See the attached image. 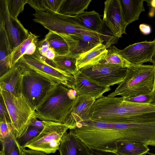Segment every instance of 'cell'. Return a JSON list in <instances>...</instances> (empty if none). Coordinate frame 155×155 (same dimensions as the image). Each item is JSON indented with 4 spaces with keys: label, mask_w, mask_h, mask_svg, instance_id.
<instances>
[{
    "label": "cell",
    "mask_w": 155,
    "mask_h": 155,
    "mask_svg": "<svg viewBox=\"0 0 155 155\" xmlns=\"http://www.w3.org/2000/svg\"><path fill=\"white\" fill-rule=\"evenodd\" d=\"M78 96L75 90L58 84L36 110V117L41 120L62 123Z\"/></svg>",
    "instance_id": "cell-1"
},
{
    "label": "cell",
    "mask_w": 155,
    "mask_h": 155,
    "mask_svg": "<svg viewBox=\"0 0 155 155\" xmlns=\"http://www.w3.org/2000/svg\"><path fill=\"white\" fill-rule=\"evenodd\" d=\"M155 68L153 64L134 65L127 68L123 80L108 97L120 95L125 98L133 97L153 91Z\"/></svg>",
    "instance_id": "cell-2"
},
{
    "label": "cell",
    "mask_w": 155,
    "mask_h": 155,
    "mask_svg": "<svg viewBox=\"0 0 155 155\" xmlns=\"http://www.w3.org/2000/svg\"><path fill=\"white\" fill-rule=\"evenodd\" d=\"M17 66L23 74L22 95L35 111L49 92L59 84L35 72Z\"/></svg>",
    "instance_id": "cell-3"
},
{
    "label": "cell",
    "mask_w": 155,
    "mask_h": 155,
    "mask_svg": "<svg viewBox=\"0 0 155 155\" xmlns=\"http://www.w3.org/2000/svg\"><path fill=\"white\" fill-rule=\"evenodd\" d=\"M0 96L9 113L16 139L23 133L32 118L36 117L35 111L22 95L16 97L9 92L0 90Z\"/></svg>",
    "instance_id": "cell-4"
},
{
    "label": "cell",
    "mask_w": 155,
    "mask_h": 155,
    "mask_svg": "<svg viewBox=\"0 0 155 155\" xmlns=\"http://www.w3.org/2000/svg\"><path fill=\"white\" fill-rule=\"evenodd\" d=\"M15 65L35 72L53 82L75 90L74 76L48 64L41 58L37 48L32 54L24 55Z\"/></svg>",
    "instance_id": "cell-5"
},
{
    "label": "cell",
    "mask_w": 155,
    "mask_h": 155,
    "mask_svg": "<svg viewBox=\"0 0 155 155\" xmlns=\"http://www.w3.org/2000/svg\"><path fill=\"white\" fill-rule=\"evenodd\" d=\"M44 127L40 133L25 146L30 149L46 154L55 153L58 150L62 139L69 129L61 123L42 120Z\"/></svg>",
    "instance_id": "cell-6"
},
{
    "label": "cell",
    "mask_w": 155,
    "mask_h": 155,
    "mask_svg": "<svg viewBox=\"0 0 155 155\" xmlns=\"http://www.w3.org/2000/svg\"><path fill=\"white\" fill-rule=\"evenodd\" d=\"M127 68L99 63L85 67L79 71L90 81L101 86L110 87L119 84L124 80Z\"/></svg>",
    "instance_id": "cell-7"
},
{
    "label": "cell",
    "mask_w": 155,
    "mask_h": 155,
    "mask_svg": "<svg viewBox=\"0 0 155 155\" xmlns=\"http://www.w3.org/2000/svg\"><path fill=\"white\" fill-rule=\"evenodd\" d=\"M0 19L4 24L12 53L28 37L29 33L18 18L9 13L6 0H0Z\"/></svg>",
    "instance_id": "cell-8"
},
{
    "label": "cell",
    "mask_w": 155,
    "mask_h": 155,
    "mask_svg": "<svg viewBox=\"0 0 155 155\" xmlns=\"http://www.w3.org/2000/svg\"><path fill=\"white\" fill-rule=\"evenodd\" d=\"M103 20L112 33L119 38L126 34L129 25L126 21L120 0H107L104 2Z\"/></svg>",
    "instance_id": "cell-9"
},
{
    "label": "cell",
    "mask_w": 155,
    "mask_h": 155,
    "mask_svg": "<svg viewBox=\"0 0 155 155\" xmlns=\"http://www.w3.org/2000/svg\"><path fill=\"white\" fill-rule=\"evenodd\" d=\"M95 99L85 96H78L62 123L70 130H73L79 123L91 120L92 106Z\"/></svg>",
    "instance_id": "cell-10"
},
{
    "label": "cell",
    "mask_w": 155,
    "mask_h": 155,
    "mask_svg": "<svg viewBox=\"0 0 155 155\" xmlns=\"http://www.w3.org/2000/svg\"><path fill=\"white\" fill-rule=\"evenodd\" d=\"M155 49V41H145L130 45L124 49H119L122 57L132 65H141L152 62Z\"/></svg>",
    "instance_id": "cell-11"
},
{
    "label": "cell",
    "mask_w": 155,
    "mask_h": 155,
    "mask_svg": "<svg viewBox=\"0 0 155 155\" xmlns=\"http://www.w3.org/2000/svg\"><path fill=\"white\" fill-rule=\"evenodd\" d=\"M57 34L64 39L68 45L69 53L68 55L77 58L104 42L100 38L83 34Z\"/></svg>",
    "instance_id": "cell-12"
},
{
    "label": "cell",
    "mask_w": 155,
    "mask_h": 155,
    "mask_svg": "<svg viewBox=\"0 0 155 155\" xmlns=\"http://www.w3.org/2000/svg\"><path fill=\"white\" fill-rule=\"evenodd\" d=\"M58 150L60 155H91L88 147L78 137L73 130L65 134Z\"/></svg>",
    "instance_id": "cell-13"
},
{
    "label": "cell",
    "mask_w": 155,
    "mask_h": 155,
    "mask_svg": "<svg viewBox=\"0 0 155 155\" xmlns=\"http://www.w3.org/2000/svg\"><path fill=\"white\" fill-rule=\"evenodd\" d=\"M75 90L78 96H85L95 100L102 97L103 94L111 90L110 87L99 86L89 81L79 71L74 75Z\"/></svg>",
    "instance_id": "cell-14"
},
{
    "label": "cell",
    "mask_w": 155,
    "mask_h": 155,
    "mask_svg": "<svg viewBox=\"0 0 155 155\" xmlns=\"http://www.w3.org/2000/svg\"><path fill=\"white\" fill-rule=\"evenodd\" d=\"M23 74L16 66L0 78V90L9 92L14 96L22 95Z\"/></svg>",
    "instance_id": "cell-15"
},
{
    "label": "cell",
    "mask_w": 155,
    "mask_h": 155,
    "mask_svg": "<svg viewBox=\"0 0 155 155\" xmlns=\"http://www.w3.org/2000/svg\"><path fill=\"white\" fill-rule=\"evenodd\" d=\"M12 54L9 40L5 29L3 23L0 19V76L12 68L11 55Z\"/></svg>",
    "instance_id": "cell-16"
},
{
    "label": "cell",
    "mask_w": 155,
    "mask_h": 155,
    "mask_svg": "<svg viewBox=\"0 0 155 155\" xmlns=\"http://www.w3.org/2000/svg\"><path fill=\"white\" fill-rule=\"evenodd\" d=\"M107 50L106 46L100 44L89 51L81 54L77 58L78 70L88 65L99 63L106 56Z\"/></svg>",
    "instance_id": "cell-17"
},
{
    "label": "cell",
    "mask_w": 155,
    "mask_h": 155,
    "mask_svg": "<svg viewBox=\"0 0 155 155\" xmlns=\"http://www.w3.org/2000/svg\"><path fill=\"white\" fill-rule=\"evenodd\" d=\"M74 16L76 21L84 28L102 34L105 23L98 13L94 11H84Z\"/></svg>",
    "instance_id": "cell-18"
},
{
    "label": "cell",
    "mask_w": 155,
    "mask_h": 155,
    "mask_svg": "<svg viewBox=\"0 0 155 155\" xmlns=\"http://www.w3.org/2000/svg\"><path fill=\"white\" fill-rule=\"evenodd\" d=\"M122 11L126 22L130 24L139 19L140 13L145 11L144 0H120Z\"/></svg>",
    "instance_id": "cell-19"
},
{
    "label": "cell",
    "mask_w": 155,
    "mask_h": 155,
    "mask_svg": "<svg viewBox=\"0 0 155 155\" xmlns=\"http://www.w3.org/2000/svg\"><path fill=\"white\" fill-rule=\"evenodd\" d=\"M148 146L139 143L120 141L117 143L116 153L119 155H146L150 150Z\"/></svg>",
    "instance_id": "cell-20"
},
{
    "label": "cell",
    "mask_w": 155,
    "mask_h": 155,
    "mask_svg": "<svg viewBox=\"0 0 155 155\" xmlns=\"http://www.w3.org/2000/svg\"><path fill=\"white\" fill-rule=\"evenodd\" d=\"M91 0H63L57 12L68 16H75L86 9Z\"/></svg>",
    "instance_id": "cell-21"
},
{
    "label": "cell",
    "mask_w": 155,
    "mask_h": 155,
    "mask_svg": "<svg viewBox=\"0 0 155 155\" xmlns=\"http://www.w3.org/2000/svg\"><path fill=\"white\" fill-rule=\"evenodd\" d=\"M53 61L58 70L74 76L79 71L77 65V58L68 55H56Z\"/></svg>",
    "instance_id": "cell-22"
},
{
    "label": "cell",
    "mask_w": 155,
    "mask_h": 155,
    "mask_svg": "<svg viewBox=\"0 0 155 155\" xmlns=\"http://www.w3.org/2000/svg\"><path fill=\"white\" fill-rule=\"evenodd\" d=\"M45 38L48 42L50 47L54 50L56 55H63L68 54L69 48L67 43L57 33L49 31Z\"/></svg>",
    "instance_id": "cell-23"
},
{
    "label": "cell",
    "mask_w": 155,
    "mask_h": 155,
    "mask_svg": "<svg viewBox=\"0 0 155 155\" xmlns=\"http://www.w3.org/2000/svg\"><path fill=\"white\" fill-rule=\"evenodd\" d=\"M108 48L106 56L99 63L112 64L127 68L133 65L122 57L119 52V49L116 47L113 46Z\"/></svg>",
    "instance_id": "cell-24"
},
{
    "label": "cell",
    "mask_w": 155,
    "mask_h": 155,
    "mask_svg": "<svg viewBox=\"0 0 155 155\" xmlns=\"http://www.w3.org/2000/svg\"><path fill=\"white\" fill-rule=\"evenodd\" d=\"M29 34L28 37L20 45L12 52L11 55V64L12 68L15 66L18 61L24 55L28 46L34 41L38 39L39 36L33 34L31 32H29Z\"/></svg>",
    "instance_id": "cell-25"
},
{
    "label": "cell",
    "mask_w": 155,
    "mask_h": 155,
    "mask_svg": "<svg viewBox=\"0 0 155 155\" xmlns=\"http://www.w3.org/2000/svg\"><path fill=\"white\" fill-rule=\"evenodd\" d=\"M42 130L29 125L21 135L16 139L18 143L21 147L24 148L25 145L37 136Z\"/></svg>",
    "instance_id": "cell-26"
},
{
    "label": "cell",
    "mask_w": 155,
    "mask_h": 155,
    "mask_svg": "<svg viewBox=\"0 0 155 155\" xmlns=\"http://www.w3.org/2000/svg\"><path fill=\"white\" fill-rule=\"evenodd\" d=\"M2 155H22V148L18 144L15 138L8 142L1 143Z\"/></svg>",
    "instance_id": "cell-27"
},
{
    "label": "cell",
    "mask_w": 155,
    "mask_h": 155,
    "mask_svg": "<svg viewBox=\"0 0 155 155\" xmlns=\"http://www.w3.org/2000/svg\"><path fill=\"white\" fill-rule=\"evenodd\" d=\"M0 124L1 143L8 142L15 138L14 129L11 123L5 121L0 120Z\"/></svg>",
    "instance_id": "cell-28"
},
{
    "label": "cell",
    "mask_w": 155,
    "mask_h": 155,
    "mask_svg": "<svg viewBox=\"0 0 155 155\" xmlns=\"http://www.w3.org/2000/svg\"><path fill=\"white\" fill-rule=\"evenodd\" d=\"M6 1L9 13L14 18H17L20 13L24 10L28 0H6Z\"/></svg>",
    "instance_id": "cell-29"
},
{
    "label": "cell",
    "mask_w": 155,
    "mask_h": 155,
    "mask_svg": "<svg viewBox=\"0 0 155 155\" xmlns=\"http://www.w3.org/2000/svg\"><path fill=\"white\" fill-rule=\"evenodd\" d=\"M27 3L35 11L47 12L53 8L52 0H28Z\"/></svg>",
    "instance_id": "cell-30"
},
{
    "label": "cell",
    "mask_w": 155,
    "mask_h": 155,
    "mask_svg": "<svg viewBox=\"0 0 155 155\" xmlns=\"http://www.w3.org/2000/svg\"><path fill=\"white\" fill-rule=\"evenodd\" d=\"M125 101L137 103L150 104L153 103L154 100L153 92L148 94L128 98L124 97Z\"/></svg>",
    "instance_id": "cell-31"
},
{
    "label": "cell",
    "mask_w": 155,
    "mask_h": 155,
    "mask_svg": "<svg viewBox=\"0 0 155 155\" xmlns=\"http://www.w3.org/2000/svg\"><path fill=\"white\" fill-rule=\"evenodd\" d=\"M0 120H4L11 124L10 115L2 97L0 96Z\"/></svg>",
    "instance_id": "cell-32"
},
{
    "label": "cell",
    "mask_w": 155,
    "mask_h": 155,
    "mask_svg": "<svg viewBox=\"0 0 155 155\" xmlns=\"http://www.w3.org/2000/svg\"><path fill=\"white\" fill-rule=\"evenodd\" d=\"M50 47L49 43L45 38L38 41L37 50L39 54L41 57L44 56L45 53Z\"/></svg>",
    "instance_id": "cell-33"
},
{
    "label": "cell",
    "mask_w": 155,
    "mask_h": 155,
    "mask_svg": "<svg viewBox=\"0 0 155 155\" xmlns=\"http://www.w3.org/2000/svg\"><path fill=\"white\" fill-rule=\"evenodd\" d=\"M91 155H119L116 152L89 148Z\"/></svg>",
    "instance_id": "cell-34"
},
{
    "label": "cell",
    "mask_w": 155,
    "mask_h": 155,
    "mask_svg": "<svg viewBox=\"0 0 155 155\" xmlns=\"http://www.w3.org/2000/svg\"><path fill=\"white\" fill-rule=\"evenodd\" d=\"M38 42V39H37L31 43L28 48L25 54L31 55L33 54L37 49Z\"/></svg>",
    "instance_id": "cell-35"
},
{
    "label": "cell",
    "mask_w": 155,
    "mask_h": 155,
    "mask_svg": "<svg viewBox=\"0 0 155 155\" xmlns=\"http://www.w3.org/2000/svg\"><path fill=\"white\" fill-rule=\"evenodd\" d=\"M22 155H47L42 152L31 149H26L22 148Z\"/></svg>",
    "instance_id": "cell-36"
},
{
    "label": "cell",
    "mask_w": 155,
    "mask_h": 155,
    "mask_svg": "<svg viewBox=\"0 0 155 155\" xmlns=\"http://www.w3.org/2000/svg\"><path fill=\"white\" fill-rule=\"evenodd\" d=\"M29 125L42 130L44 127L43 121L38 120L36 117H35L32 118Z\"/></svg>",
    "instance_id": "cell-37"
},
{
    "label": "cell",
    "mask_w": 155,
    "mask_h": 155,
    "mask_svg": "<svg viewBox=\"0 0 155 155\" xmlns=\"http://www.w3.org/2000/svg\"><path fill=\"white\" fill-rule=\"evenodd\" d=\"M56 55V54L54 50L51 48L50 47L46 51L43 58H46L50 60H53Z\"/></svg>",
    "instance_id": "cell-38"
},
{
    "label": "cell",
    "mask_w": 155,
    "mask_h": 155,
    "mask_svg": "<svg viewBox=\"0 0 155 155\" xmlns=\"http://www.w3.org/2000/svg\"><path fill=\"white\" fill-rule=\"evenodd\" d=\"M139 28L140 31L144 35H149L151 31L150 27L147 24H141L139 26Z\"/></svg>",
    "instance_id": "cell-39"
},
{
    "label": "cell",
    "mask_w": 155,
    "mask_h": 155,
    "mask_svg": "<svg viewBox=\"0 0 155 155\" xmlns=\"http://www.w3.org/2000/svg\"><path fill=\"white\" fill-rule=\"evenodd\" d=\"M153 65L155 67V64H153ZM153 95H154V100L153 103L155 104V77L154 85V89H153Z\"/></svg>",
    "instance_id": "cell-40"
},
{
    "label": "cell",
    "mask_w": 155,
    "mask_h": 155,
    "mask_svg": "<svg viewBox=\"0 0 155 155\" xmlns=\"http://www.w3.org/2000/svg\"><path fill=\"white\" fill-rule=\"evenodd\" d=\"M155 41V39L154 40ZM153 64H155V49L154 53L152 58V62Z\"/></svg>",
    "instance_id": "cell-41"
},
{
    "label": "cell",
    "mask_w": 155,
    "mask_h": 155,
    "mask_svg": "<svg viewBox=\"0 0 155 155\" xmlns=\"http://www.w3.org/2000/svg\"><path fill=\"white\" fill-rule=\"evenodd\" d=\"M150 154H151L152 155H155V154H154V153H150Z\"/></svg>",
    "instance_id": "cell-42"
},
{
    "label": "cell",
    "mask_w": 155,
    "mask_h": 155,
    "mask_svg": "<svg viewBox=\"0 0 155 155\" xmlns=\"http://www.w3.org/2000/svg\"><path fill=\"white\" fill-rule=\"evenodd\" d=\"M0 155H2L0 153Z\"/></svg>",
    "instance_id": "cell-43"
}]
</instances>
